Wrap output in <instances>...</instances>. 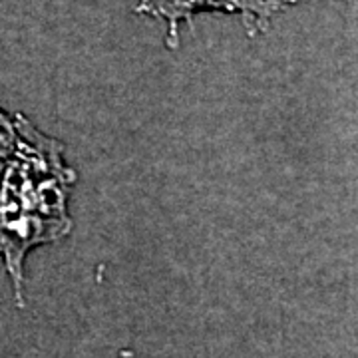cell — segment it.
Segmentation results:
<instances>
[{"instance_id":"cell-1","label":"cell","mask_w":358,"mask_h":358,"mask_svg":"<svg viewBox=\"0 0 358 358\" xmlns=\"http://www.w3.org/2000/svg\"><path fill=\"white\" fill-rule=\"evenodd\" d=\"M4 129L10 138L2 192V247L18 301L22 259L34 245L52 241L70 231L64 201L74 171L60 159V145L44 138L20 115Z\"/></svg>"},{"instance_id":"cell-2","label":"cell","mask_w":358,"mask_h":358,"mask_svg":"<svg viewBox=\"0 0 358 358\" xmlns=\"http://www.w3.org/2000/svg\"><path fill=\"white\" fill-rule=\"evenodd\" d=\"M293 2L296 0H140L138 13L169 20V34L173 42L179 20L189 18L197 8H221L227 13H241L253 32V28H265L273 14Z\"/></svg>"}]
</instances>
